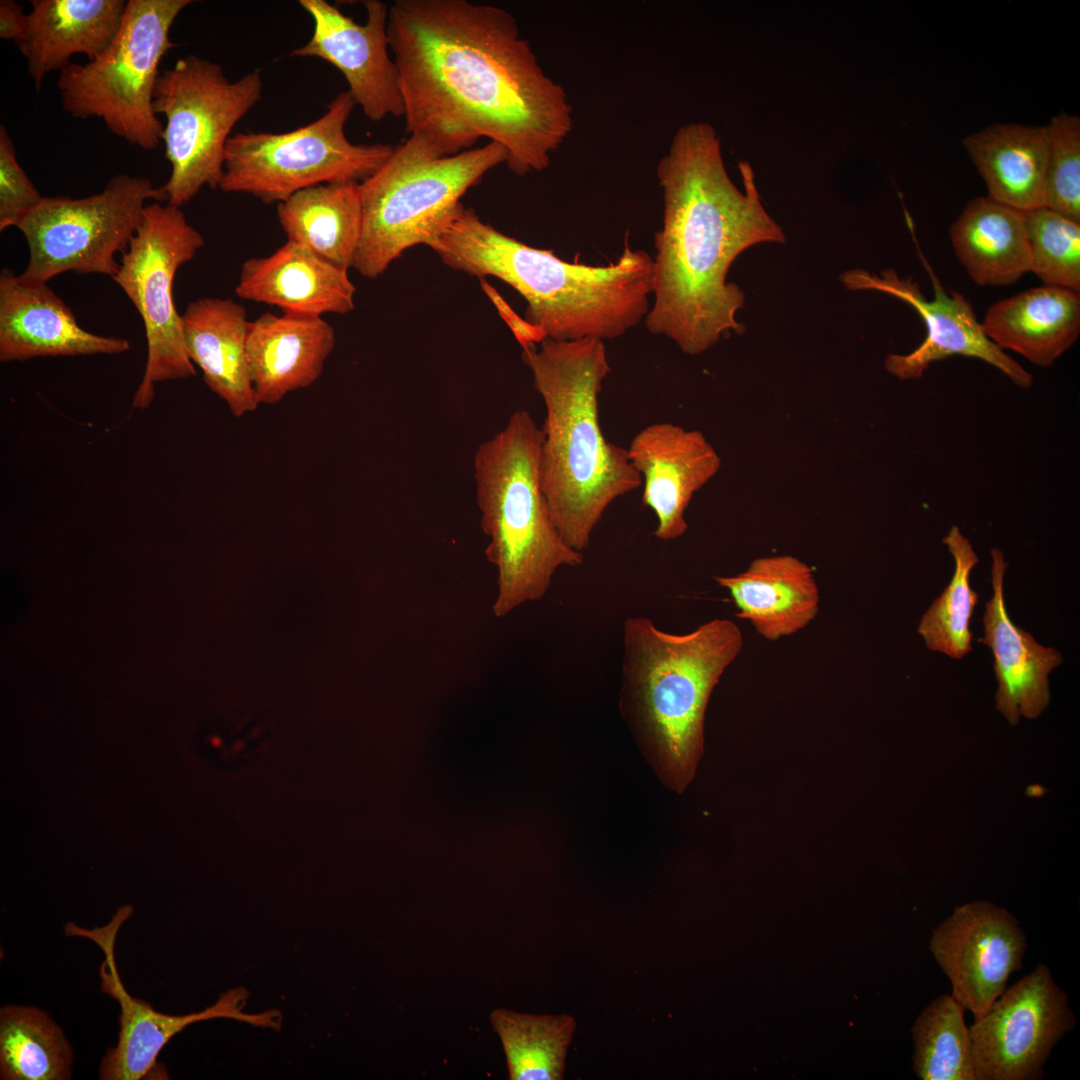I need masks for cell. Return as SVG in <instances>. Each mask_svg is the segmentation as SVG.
<instances>
[{
    "instance_id": "cell-1",
    "label": "cell",
    "mask_w": 1080,
    "mask_h": 1080,
    "mask_svg": "<svg viewBox=\"0 0 1080 1080\" xmlns=\"http://www.w3.org/2000/svg\"><path fill=\"white\" fill-rule=\"evenodd\" d=\"M387 40L405 129L443 156L486 137L518 176L546 169L573 126L565 89L507 10L467 0H396Z\"/></svg>"
},
{
    "instance_id": "cell-2",
    "label": "cell",
    "mask_w": 1080,
    "mask_h": 1080,
    "mask_svg": "<svg viewBox=\"0 0 1080 1080\" xmlns=\"http://www.w3.org/2000/svg\"><path fill=\"white\" fill-rule=\"evenodd\" d=\"M744 193L730 179L720 138L706 122L682 125L656 173L663 219L655 233L653 302L646 328L684 353L701 354L730 332L745 294L727 283L734 260L749 247L784 243L780 225L763 207L748 162H740Z\"/></svg>"
},
{
    "instance_id": "cell-3",
    "label": "cell",
    "mask_w": 1080,
    "mask_h": 1080,
    "mask_svg": "<svg viewBox=\"0 0 1080 1080\" xmlns=\"http://www.w3.org/2000/svg\"><path fill=\"white\" fill-rule=\"evenodd\" d=\"M430 248L455 270L513 287L540 341L615 339L645 319L651 305L653 258L627 242L609 265L567 262L501 233L462 204Z\"/></svg>"
},
{
    "instance_id": "cell-4",
    "label": "cell",
    "mask_w": 1080,
    "mask_h": 1080,
    "mask_svg": "<svg viewBox=\"0 0 1080 1080\" xmlns=\"http://www.w3.org/2000/svg\"><path fill=\"white\" fill-rule=\"evenodd\" d=\"M545 404L540 475L553 521L568 546L582 552L607 507L642 484L627 449L608 441L598 396L610 372L604 341L544 339L523 348Z\"/></svg>"
},
{
    "instance_id": "cell-5",
    "label": "cell",
    "mask_w": 1080,
    "mask_h": 1080,
    "mask_svg": "<svg viewBox=\"0 0 1080 1080\" xmlns=\"http://www.w3.org/2000/svg\"><path fill=\"white\" fill-rule=\"evenodd\" d=\"M742 646L739 627L725 618L685 634L662 631L646 617L623 624L621 705L678 790L693 778L703 752L710 695Z\"/></svg>"
},
{
    "instance_id": "cell-6",
    "label": "cell",
    "mask_w": 1080,
    "mask_h": 1080,
    "mask_svg": "<svg viewBox=\"0 0 1080 1080\" xmlns=\"http://www.w3.org/2000/svg\"><path fill=\"white\" fill-rule=\"evenodd\" d=\"M542 438L530 413L518 410L474 456L480 525L489 538L485 555L497 570L496 617L541 600L558 568L584 561L561 537L543 492Z\"/></svg>"
},
{
    "instance_id": "cell-7",
    "label": "cell",
    "mask_w": 1080,
    "mask_h": 1080,
    "mask_svg": "<svg viewBox=\"0 0 1080 1080\" xmlns=\"http://www.w3.org/2000/svg\"><path fill=\"white\" fill-rule=\"evenodd\" d=\"M506 160L507 151L497 142L443 156L422 138L409 135L359 183L363 225L352 268L375 279L405 250L420 244L431 247L467 190Z\"/></svg>"
},
{
    "instance_id": "cell-8",
    "label": "cell",
    "mask_w": 1080,
    "mask_h": 1080,
    "mask_svg": "<svg viewBox=\"0 0 1080 1080\" xmlns=\"http://www.w3.org/2000/svg\"><path fill=\"white\" fill-rule=\"evenodd\" d=\"M192 0H128L110 45L84 64L71 62L56 82L65 112L102 119L116 136L144 150L156 149L164 124L153 107L159 64L174 47L177 16Z\"/></svg>"
},
{
    "instance_id": "cell-9",
    "label": "cell",
    "mask_w": 1080,
    "mask_h": 1080,
    "mask_svg": "<svg viewBox=\"0 0 1080 1080\" xmlns=\"http://www.w3.org/2000/svg\"><path fill=\"white\" fill-rule=\"evenodd\" d=\"M262 91L258 72L230 81L218 63L194 54L160 72L153 107L166 119L162 141L171 172L159 187L166 203L180 208L204 186L219 189L231 132Z\"/></svg>"
},
{
    "instance_id": "cell-10",
    "label": "cell",
    "mask_w": 1080,
    "mask_h": 1080,
    "mask_svg": "<svg viewBox=\"0 0 1080 1080\" xmlns=\"http://www.w3.org/2000/svg\"><path fill=\"white\" fill-rule=\"evenodd\" d=\"M356 103L340 92L317 120L283 132H237L225 148L219 189L280 203L312 186L362 182L388 159L389 144H354L345 125Z\"/></svg>"
},
{
    "instance_id": "cell-11",
    "label": "cell",
    "mask_w": 1080,
    "mask_h": 1080,
    "mask_svg": "<svg viewBox=\"0 0 1080 1080\" xmlns=\"http://www.w3.org/2000/svg\"><path fill=\"white\" fill-rule=\"evenodd\" d=\"M150 199L165 202L150 179L127 174L86 197H43L17 226L29 249L19 278L47 283L69 271L113 278L120 269L115 256L127 251Z\"/></svg>"
},
{
    "instance_id": "cell-12",
    "label": "cell",
    "mask_w": 1080,
    "mask_h": 1080,
    "mask_svg": "<svg viewBox=\"0 0 1080 1080\" xmlns=\"http://www.w3.org/2000/svg\"><path fill=\"white\" fill-rule=\"evenodd\" d=\"M205 244L203 235L179 207L155 201L147 204L142 221L122 254L112 278L137 309L145 329L147 359L132 406L145 409L155 385L195 375L183 338L173 286L179 268Z\"/></svg>"
},
{
    "instance_id": "cell-13",
    "label": "cell",
    "mask_w": 1080,
    "mask_h": 1080,
    "mask_svg": "<svg viewBox=\"0 0 1080 1080\" xmlns=\"http://www.w3.org/2000/svg\"><path fill=\"white\" fill-rule=\"evenodd\" d=\"M132 909L122 907L111 922L93 930L67 923V935L82 936L96 942L105 954L100 966L101 989L118 1001L121 1012L120 1031L115 1048L109 1049L100 1065L103 1080H139L167 1078L157 1057L168 1041L187 1026L210 1019L226 1018L255 1027L280 1030L282 1015L277 1010L250 1014L243 1011L248 998L246 989L238 987L221 994L215 1004L201 1012L169 1015L155 1011L152 1006L132 997L125 989L115 962V940L121 924Z\"/></svg>"
},
{
    "instance_id": "cell-14",
    "label": "cell",
    "mask_w": 1080,
    "mask_h": 1080,
    "mask_svg": "<svg viewBox=\"0 0 1080 1080\" xmlns=\"http://www.w3.org/2000/svg\"><path fill=\"white\" fill-rule=\"evenodd\" d=\"M1074 1024L1067 995L1049 969L1038 965L969 1028L976 1080L1037 1078Z\"/></svg>"
},
{
    "instance_id": "cell-15",
    "label": "cell",
    "mask_w": 1080,
    "mask_h": 1080,
    "mask_svg": "<svg viewBox=\"0 0 1080 1080\" xmlns=\"http://www.w3.org/2000/svg\"><path fill=\"white\" fill-rule=\"evenodd\" d=\"M915 247L932 283L933 299H927L912 278H900L894 269L875 274L856 268L840 277L849 290H875L906 302L924 321L923 342L907 354H889L885 369L900 380L919 379L932 363L962 355L992 365L1018 387H1030L1032 375L985 335L970 302L958 292L948 293L916 241Z\"/></svg>"
},
{
    "instance_id": "cell-16",
    "label": "cell",
    "mask_w": 1080,
    "mask_h": 1080,
    "mask_svg": "<svg viewBox=\"0 0 1080 1080\" xmlns=\"http://www.w3.org/2000/svg\"><path fill=\"white\" fill-rule=\"evenodd\" d=\"M1026 938L1006 909L987 901L955 907L933 929L930 951L949 978L952 996L983 1017L1006 990L1009 976L1022 966Z\"/></svg>"
},
{
    "instance_id": "cell-17",
    "label": "cell",
    "mask_w": 1080,
    "mask_h": 1080,
    "mask_svg": "<svg viewBox=\"0 0 1080 1080\" xmlns=\"http://www.w3.org/2000/svg\"><path fill=\"white\" fill-rule=\"evenodd\" d=\"M299 4L312 17L314 30L309 41L289 55L317 57L336 67L356 105L371 121L404 116L397 68L388 53L389 6L378 0L363 1L366 22L358 24L325 0H300Z\"/></svg>"
},
{
    "instance_id": "cell-18",
    "label": "cell",
    "mask_w": 1080,
    "mask_h": 1080,
    "mask_svg": "<svg viewBox=\"0 0 1080 1080\" xmlns=\"http://www.w3.org/2000/svg\"><path fill=\"white\" fill-rule=\"evenodd\" d=\"M627 453L642 478V502L657 518L654 535L665 541L684 535L693 495L721 466L714 447L700 431L659 422L641 429Z\"/></svg>"
},
{
    "instance_id": "cell-19",
    "label": "cell",
    "mask_w": 1080,
    "mask_h": 1080,
    "mask_svg": "<svg viewBox=\"0 0 1080 1080\" xmlns=\"http://www.w3.org/2000/svg\"><path fill=\"white\" fill-rule=\"evenodd\" d=\"M125 338L83 329L47 283H28L7 268L0 273V361L38 357L120 354Z\"/></svg>"
},
{
    "instance_id": "cell-20",
    "label": "cell",
    "mask_w": 1080,
    "mask_h": 1080,
    "mask_svg": "<svg viewBox=\"0 0 1080 1080\" xmlns=\"http://www.w3.org/2000/svg\"><path fill=\"white\" fill-rule=\"evenodd\" d=\"M990 554L993 595L985 604V635L978 642L993 653L996 709L1015 726L1021 717L1038 718L1048 707L1051 698L1048 675L1061 665L1063 657L1058 650L1042 646L1012 622L1004 598L1007 563L1000 549L992 548Z\"/></svg>"
},
{
    "instance_id": "cell-21",
    "label": "cell",
    "mask_w": 1080,
    "mask_h": 1080,
    "mask_svg": "<svg viewBox=\"0 0 1080 1080\" xmlns=\"http://www.w3.org/2000/svg\"><path fill=\"white\" fill-rule=\"evenodd\" d=\"M243 300L276 306L284 314L321 317L354 309L348 270L287 241L266 257L246 260L235 287Z\"/></svg>"
},
{
    "instance_id": "cell-22",
    "label": "cell",
    "mask_w": 1080,
    "mask_h": 1080,
    "mask_svg": "<svg viewBox=\"0 0 1080 1080\" xmlns=\"http://www.w3.org/2000/svg\"><path fill=\"white\" fill-rule=\"evenodd\" d=\"M336 342L322 317L266 312L250 321L247 355L258 404H276L321 376Z\"/></svg>"
},
{
    "instance_id": "cell-23",
    "label": "cell",
    "mask_w": 1080,
    "mask_h": 1080,
    "mask_svg": "<svg viewBox=\"0 0 1080 1080\" xmlns=\"http://www.w3.org/2000/svg\"><path fill=\"white\" fill-rule=\"evenodd\" d=\"M27 26L16 45L39 91L46 76L76 54L92 60L112 42L126 11L125 0H32Z\"/></svg>"
},
{
    "instance_id": "cell-24",
    "label": "cell",
    "mask_w": 1080,
    "mask_h": 1080,
    "mask_svg": "<svg viewBox=\"0 0 1080 1080\" xmlns=\"http://www.w3.org/2000/svg\"><path fill=\"white\" fill-rule=\"evenodd\" d=\"M181 322L187 354L209 389L235 417L255 411L245 307L231 298L203 297L187 305Z\"/></svg>"
},
{
    "instance_id": "cell-25",
    "label": "cell",
    "mask_w": 1080,
    "mask_h": 1080,
    "mask_svg": "<svg viewBox=\"0 0 1080 1080\" xmlns=\"http://www.w3.org/2000/svg\"><path fill=\"white\" fill-rule=\"evenodd\" d=\"M756 632L769 641L791 636L819 612L820 594L810 566L791 555L761 557L734 576H715Z\"/></svg>"
},
{
    "instance_id": "cell-26",
    "label": "cell",
    "mask_w": 1080,
    "mask_h": 1080,
    "mask_svg": "<svg viewBox=\"0 0 1080 1080\" xmlns=\"http://www.w3.org/2000/svg\"><path fill=\"white\" fill-rule=\"evenodd\" d=\"M981 325L1002 350L1050 367L1079 337L1080 292L1049 285L1027 289L992 304Z\"/></svg>"
},
{
    "instance_id": "cell-27",
    "label": "cell",
    "mask_w": 1080,
    "mask_h": 1080,
    "mask_svg": "<svg viewBox=\"0 0 1080 1080\" xmlns=\"http://www.w3.org/2000/svg\"><path fill=\"white\" fill-rule=\"evenodd\" d=\"M955 255L980 286H1007L1030 271L1025 212L976 197L950 227Z\"/></svg>"
},
{
    "instance_id": "cell-28",
    "label": "cell",
    "mask_w": 1080,
    "mask_h": 1080,
    "mask_svg": "<svg viewBox=\"0 0 1080 1080\" xmlns=\"http://www.w3.org/2000/svg\"><path fill=\"white\" fill-rule=\"evenodd\" d=\"M963 144L990 197L1024 212L1043 206L1046 126L993 124L968 135Z\"/></svg>"
},
{
    "instance_id": "cell-29",
    "label": "cell",
    "mask_w": 1080,
    "mask_h": 1080,
    "mask_svg": "<svg viewBox=\"0 0 1080 1080\" xmlns=\"http://www.w3.org/2000/svg\"><path fill=\"white\" fill-rule=\"evenodd\" d=\"M287 241L344 269L353 266L363 225L359 182L312 186L278 203Z\"/></svg>"
},
{
    "instance_id": "cell-30",
    "label": "cell",
    "mask_w": 1080,
    "mask_h": 1080,
    "mask_svg": "<svg viewBox=\"0 0 1080 1080\" xmlns=\"http://www.w3.org/2000/svg\"><path fill=\"white\" fill-rule=\"evenodd\" d=\"M72 1060L68 1040L46 1012L32 1006L1 1008V1079H70Z\"/></svg>"
},
{
    "instance_id": "cell-31",
    "label": "cell",
    "mask_w": 1080,
    "mask_h": 1080,
    "mask_svg": "<svg viewBox=\"0 0 1080 1080\" xmlns=\"http://www.w3.org/2000/svg\"><path fill=\"white\" fill-rule=\"evenodd\" d=\"M511 1080L563 1079L576 1021L568 1014H530L496 1008L489 1015Z\"/></svg>"
},
{
    "instance_id": "cell-32",
    "label": "cell",
    "mask_w": 1080,
    "mask_h": 1080,
    "mask_svg": "<svg viewBox=\"0 0 1080 1080\" xmlns=\"http://www.w3.org/2000/svg\"><path fill=\"white\" fill-rule=\"evenodd\" d=\"M942 542L954 559V573L923 614L917 632L929 650L961 659L972 650L969 624L979 596L970 587L969 578L979 558L958 526H952Z\"/></svg>"
},
{
    "instance_id": "cell-33",
    "label": "cell",
    "mask_w": 1080,
    "mask_h": 1080,
    "mask_svg": "<svg viewBox=\"0 0 1080 1080\" xmlns=\"http://www.w3.org/2000/svg\"><path fill=\"white\" fill-rule=\"evenodd\" d=\"M914 1071L922 1080H976L964 1007L943 994L928 1004L912 1028Z\"/></svg>"
},
{
    "instance_id": "cell-34",
    "label": "cell",
    "mask_w": 1080,
    "mask_h": 1080,
    "mask_svg": "<svg viewBox=\"0 0 1080 1080\" xmlns=\"http://www.w3.org/2000/svg\"><path fill=\"white\" fill-rule=\"evenodd\" d=\"M1033 272L1044 285L1080 292V223L1041 206L1025 212Z\"/></svg>"
},
{
    "instance_id": "cell-35",
    "label": "cell",
    "mask_w": 1080,
    "mask_h": 1080,
    "mask_svg": "<svg viewBox=\"0 0 1080 1080\" xmlns=\"http://www.w3.org/2000/svg\"><path fill=\"white\" fill-rule=\"evenodd\" d=\"M1046 129L1049 144L1043 206L1080 223V118L1062 112Z\"/></svg>"
},
{
    "instance_id": "cell-36",
    "label": "cell",
    "mask_w": 1080,
    "mask_h": 1080,
    "mask_svg": "<svg viewBox=\"0 0 1080 1080\" xmlns=\"http://www.w3.org/2000/svg\"><path fill=\"white\" fill-rule=\"evenodd\" d=\"M42 196L19 164L14 142L0 126V231L18 224L42 201Z\"/></svg>"
},
{
    "instance_id": "cell-37",
    "label": "cell",
    "mask_w": 1080,
    "mask_h": 1080,
    "mask_svg": "<svg viewBox=\"0 0 1080 1080\" xmlns=\"http://www.w3.org/2000/svg\"><path fill=\"white\" fill-rule=\"evenodd\" d=\"M27 16L21 4L14 0L0 1V38L17 45L26 30Z\"/></svg>"
}]
</instances>
